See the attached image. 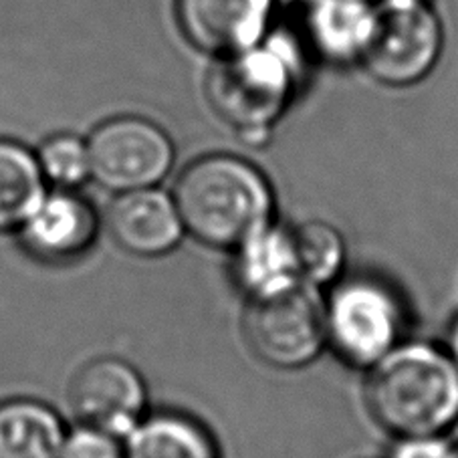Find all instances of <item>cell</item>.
Instances as JSON below:
<instances>
[{"instance_id": "obj_1", "label": "cell", "mask_w": 458, "mask_h": 458, "mask_svg": "<svg viewBox=\"0 0 458 458\" xmlns=\"http://www.w3.org/2000/svg\"><path fill=\"white\" fill-rule=\"evenodd\" d=\"M174 204L194 239L233 249L268 228L273 196L252 164L234 156H207L182 172Z\"/></svg>"}, {"instance_id": "obj_2", "label": "cell", "mask_w": 458, "mask_h": 458, "mask_svg": "<svg viewBox=\"0 0 458 458\" xmlns=\"http://www.w3.org/2000/svg\"><path fill=\"white\" fill-rule=\"evenodd\" d=\"M366 400L386 430L432 438L458 420V366L434 347H400L376 363Z\"/></svg>"}, {"instance_id": "obj_3", "label": "cell", "mask_w": 458, "mask_h": 458, "mask_svg": "<svg viewBox=\"0 0 458 458\" xmlns=\"http://www.w3.org/2000/svg\"><path fill=\"white\" fill-rule=\"evenodd\" d=\"M442 27L424 0H384L372 9L360 57L377 81L406 87L437 65Z\"/></svg>"}, {"instance_id": "obj_4", "label": "cell", "mask_w": 458, "mask_h": 458, "mask_svg": "<svg viewBox=\"0 0 458 458\" xmlns=\"http://www.w3.org/2000/svg\"><path fill=\"white\" fill-rule=\"evenodd\" d=\"M207 89L223 120L244 133H265L287 106L291 71L277 51L252 47L220 59Z\"/></svg>"}, {"instance_id": "obj_5", "label": "cell", "mask_w": 458, "mask_h": 458, "mask_svg": "<svg viewBox=\"0 0 458 458\" xmlns=\"http://www.w3.org/2000/svg\"><path fill=\"white\" fill-rule=\"evenodd\" d=\"M244 335L259 360L273 368L293 369L321 352L327 323L318 299L297 281L252 295L244 313Z\"/></svg>"}, {"instance_id": "obj_6", "label": "cell", "mask_w": 458, "mask_h": 458, "mask_svg": "<svg viewBox=\"0 0 458 458\" xmlns=\"http://www.w3.org/2000/svg\"><path fill=\"white\" fill-rule=\"evenodd\" d=\"M87 154L91 176L120 194L152 188L174 162L168 136L140 117H117L101 125L93 131Z\"/></svg>"}, {"instance_id": "obj_7", "label": "cell", "mask_w": 458, "mask_h": 458, "mask_svg": "<svg viewBox=\"0 0 458 458\" xmlns=\"http://www.w3.org/2000/svg\"><path fill=\"white\" fill-rule=\"evenodd\" d=\"M329 339L347 361H380L398 337L400 310L394 297L372 281L337 287L326 318Z\"/></svg>"}, {"instance_id": "obj_8", "label": "cell", "mask_w": 458, "mask_h": 458, "mask_svg": "<svg viewBox=\"0 0 458 458\" xmlns=\"http://www.w3.org/2000/svg\"><path fill=\"white\" fill-rule=\"evenodd\" d=\"M146 384L140 372L120 358H98L83 363L69 382L67 402L77 420L128 437L146 410Z\"/></svg>"}, {"instance_id": "obj_9", "label": "cell", "mask_w": 458, "mask_h": 458, "mask_svg": "<svg viewBox=\"0 0 458 458\" xmlns=\"http://www.w3.org/2000/svg\"><path fill=\"white\" fill-rule=\"evenodd\" d=\"M17 233L22 247L35 259L61 265L83 257L93 247L99 218L81 196L57 191L45 196Z\"/></svg>"}, {"instance_id": "obj_10", "label": "cell", "mask_w": 458, "mask_h": 458, "mask_svg": "<svg viewBox=\"0 0 458 458\" xmlns=\"http://www.w3.org/2000/svg\"><path fill=\"white\" fill-rule=\"evenodd\" d=\"M273 0H178L186 37L208 53L233 55L257 47L267 29Z\"/></svg>"}, {"instance_id": "obj_11", "label": "cell", "mask_w": 458, "mask_h": 458, "mask_svg": "<svg viewBox=\"0 0 458 458\" xmlns=\"http://www.w3.org/2000/svg\"><path fill=\"white\" fill-rule=\"evenodd\" d=\"M107 231L136 257H160L176 249L184 233L174 199L154 188L122 192L107 210Z\"/></svg>"}, {"instance_id": "obj_12", "label": "cell", "mask_w": 458, "mask_h": 458, "mask_svg": "<svg viewBox=\"0 0 458 458\" xmlns=\"http://www.w3.org/2000/svg\"><path fill=\"white\" fill-rule=\"evenodd\" d=\"M67 428L37 400L0 402V458H59Z\"/></svg>"}, {"instance_id": "obj_13", "label": "cell", "mask_w": 458, "mask_h": 458, "mask_svg": "<svg viewBox=\"0 0 458 458\" xmlns=\"http://www.w3.org/2000/svg\"><path fill=\"white\" fill-rule=\"evenodd\" d=\"M125 438V458H216L204 428L176 414L141 418Z\"/></svg>"}, {"instance_id": "obj_14", "label": "cell", "mask_w": 458, "mask_h": 458, "mask_svg": "<svg viewBox=\"0 0 458 458\" xmlns=\"http://www.w3.org/2000/svg\"><path fill=\"white\" fill-rule=\"evenodd\" d=\"M47 196L37 156L0 140V233L19 231Z\"/></svg>"}, {"instance_id": "obj_15", "label": "cell", "mask_w": 458, "mask_h": 458, "mask_svg": "<svg viewBox=\"0 0 458 458\" xmlns=\"http://www.w3.org/2000/svg\"><path fill=\"white\" fill-rule=\"evenodd\" d=\"M241 249L239 279L252 295L297 283L299 271L291 234L265 228Z\"/></svg>"}, {"instance_id": "obj_16", "label": "cell", "mask_w": 458, "mask_h": 458, "mask_svg": "<svg viewBox=\"0 0 458 458\" xmlns=\"http://www.w3.org/2000/svg\"><path fill=\"white\" fill-rule=\"evenodd\" d=\"M299 277L313 283L334 279L344 265V241L334 226L305 223L291 234Z\"/></svg>"}, {"instance_id": "obj_17", "label": "cell", "mask_w": 458, "mask_h": 458, "mask_svg": "<svg viewBox=\"0 0 458 458\" xmlns=\"http://www.w3.org/2000/svg\"><path fill=\"white\" fill-rule=\"evenodd\" d=\"M45 180L59 188H75L91 176L89 154L81 140L73 136H57L47 141L37 156Z\"/></svg>"}, {"instance_id": "obj_18", "label": "cell", "mask_w": 458, "mask_h": 458, "mask_svg": "<svg viewBox=\"0 0 458 458\" xmlns=\"http://www.w3.org/2000/svg\"><path fill=\"white\" fill-rule=\"evenodd\" d=\"M59 458H125V442L115 434L79 424L67 432Z\"/></svg>"}, {"instance_id": "obj_19", "label": "cell", "mask_w": 458, "mask_h": 458, "mask_svg": "<svg viewBox=\"0 0 458 458\" xmlns=\"http://www.w3.org/2000/svg\"><path fill=\"white\" fill-rule=\"evenodd\" d=\"M394 458H454V453L434 438H408Z\"/></svg>"}, {"instance_id": "obj_20", "label": "cell", "mask_w": 458, "mask_h": 458, "mask_svg": "<svg viewBox=\"0 0 458 458\" xmlns=\"http://www.w3.org/2000/svg\"><path fill=\"white\" fill-rule=\"evenodd\" d=\"M450 352H453V361L458 366V321L450 331Z\"/></svg>"}, {"instance_id": "obj_21", "label": "cell", "mask_w": 458, "mask_h": 458, "mask_svg": "<svg viewBox=\"0 0 458 458\" xmlns=\"http://www.w3.org/2000/svg\"><path fill=\"white\" fill-rule=\"evenodd\" d=\"M454 458H458V448L454 450Z\"/></svg>"}]
</instances>
